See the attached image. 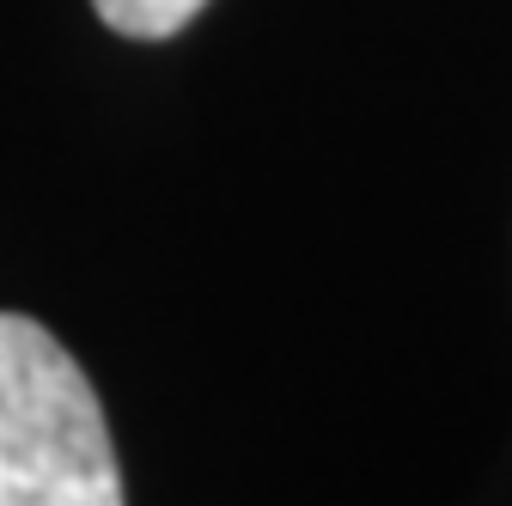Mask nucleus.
Masks as SVG:
<instances>
[{"label":"nucleus","mask_w":512,"mask_h":506,"mask_svg":"<svg viewBox=\"0 0 512 506\" xmlns=\"http://www.w3.org/2000/svg\"><path fill=\"white\" fill-rule=\"evenodd\" d=\"M0 506H122L86 372L25 311H0Z\"/></svg>","instance_id":"obj_1"},{"label":"nucleus","mask_w":512,"mask_h":506,"mask_svg":"<svg viewBox=\"0 0 512 506\" xmlns=\"http://www.w3.org/2000/svg\"><path fill=\"white\" fill-rule=\"evenodd\" d=\"M98 19L122 37H141V43H159V37H177L189 19H196L208 0H92Z\"/></svg>","instance_id":"obj_2"}]
</instances>
